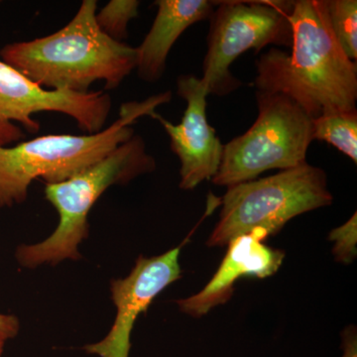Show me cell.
Listing matches in <instances>:
<instances>
[{
  "instance_id": "5",
  "label": "cell",
  "mask_w": 357,
  "mask_h": 357,
  "mask_svg": "<svg viewBox=\"0 0 357 357\" xmlns=\"http://www.w3.org/2000/svg\"><path fill=\"white\" fill-rule=\"evenodd\" d=\"M333 199L325 171L307 163L231 185L223 196L220 220L206 244L227 245L255 227H264L275 236L294 218L330 206Z\"/></svg>"
},
{
  "instance_id": "9",
  "label": "cell",
  "mask_w": 357,
  "mask_h": 357,
  "mask_svg": "<svg viewBox=\"0 0 357 357\" xmlns=\"http://www.w3.org/2000/svg\"><path fill=\"white\" fill-rule=\"evenodd\" d=\"M185 239L164 255L146 258L139 256L128 277L112 282V295L116 317L109 335L84 351L100 357H128L131 333L136 319L149 309L160 293L182 276L180 255Z\"/></svg>"
},
{
  "instance_id": "19",
  "label": "cell",
  "mask_w": 357,
  "mask_h": 357,
  "mask_svg": "<svg viewBox=\"0 0 357 357\" xmlns=\"http://www.w3.org/2000/svg\"><path fill=\"white\" fill-rule=\"evenodd\" d=\"M3 349H4V340H2L1 338H0V357H1L2 354H3Z\"/></svg>"
},
{
  "instance_id": "10",
  "label": "cell",
  "mask_w": 357,
  "mask_h": 357,
  "mask_svg": "<svg viewBox=\"0 0 357 357\" xmlns=\"http://www.w3.org/2000/svg\"><path fill=\"white\" fill-rule=\"evenodd\" d=\"M177 93L187 102L178 124L155 112L152 119L160 122L170 137L171 149L181 162L180 188L189 191L217 175L223 153V145L206 119V86L192 75L177 79Z\"/></svg>"
},
{
  "instance_id": "12",
  "label": "cell",
  "mask_w": 357,
  "mask_h": 357,
  "mask_svg": "<svg viewBox=\"0 0 357 357\" xmlns=\"http://www.w3.org/2000/svg\"><path fill=\"white\" fill-rule=\"evenodd\" d=\"M156 17L142 43L136 48V70L143 81L154 83L163 76L171 49L192 24L210 20L215 8L210 0H157Z\"/></svg>"
},
{
  "instance_id": "15",
  "label": "cell",
  "mask_w": 357,
  "mask_h": 357,
  "mask_svg": "<svg viewBox=\"0 0 357 357\" xmlns=\"http://www.w3.org/2000/svg\"><path fill=\"white\" fill-rule=\"evenodd\" d=\"M137 0H112L96 14L98 27L112 39L122 42L128 37V24L139 13Z\"/></svg>"
},
{
  "instance_id": "6",
  "label": "cell",
  "mask_w": 357,
  "mask_h": 357,
  "mask_svg": "<svg viewBox=\"0 0 357 357\" xmlns=\"http://www.w3.org/2000/svg\"><path fill=\"white\" fill-rule=\"evenodd\" d=\"M258 116L243 135L223 145L222 162L211 181L222 187L255 180L266 171L307 163L312 142V117L283 93L256 91Z\"/></svg>"
},
{
  "instance_id": "18",
  "label": "cell",
  "mask_w": 357,
  "mask_h": 357,
  "mask_svg": "<svg viewBox=\"0 0 357 357\" xmlns=\"http://www.w3.org/2000/svg\"><path fill=\"white\" fill-rule=\"evenodd\" d=\"M342 357H357V333L354 326H347L342 333Z\"/></svg>"
},
{
  "instance_id": "11",
  "label": "cell",
  "mask_w": 357,
  "mask_h": 357,
  "mask_svg": "<svg viewBox=\"0 0 357 357\" xmlns=\"http://www.w3.org/2000/svg\"><path fill=\"white\" fill-rule=\"evenodd\" d=\"M270 232L264 227L234 237L213 278L199 293L177 301L181 311L194 318L206 316L231 299L234 284L244 277L264 279L273 276L283 264L285 252L265 243Z\"/></svg>"
},
{
  "instance_id": "4",
  "label": "cell",
  "mask_w": 357,
  "mask_h": 357,
  "mask_svg": "<svg viewBox=\"0 0 357 357\" xmlns=\"http://www.w3.org/2000/svg\"><path fill=\"white\" fill-rule=\"evenodd\" d=\"M156 169V161L147 152L145 141L135 135L115 148L112 153L83 172L57 184H46L45 196L56 208L59 225L42 243L21 245L17 261L25 268L66 259L79 260V243L88 238L89 213L100 196L114 185H124Z\"/></svg>"
},
{
  "instance_id": "7",
  "label": "cell",
  "mask_w": 357,
  "mask_h": 357,
  "mask_svg": "<svg viewBox=\"0 0 357 357\" xmlns=\"http://www.w3.org/2000/svg\"><path fill=\"white\" fill-rule=\"evenodd\" d=\"M210 17L208 52L202 83L208 95L227 96L241 82L229 68L251 49L261 51L268 45L291 47L292 30L288 13L293 1H215Z\"/></svg>"
},
{
  "instance_id": "14",
  "label": "cell",
  "mask_w": 357,
  "mask_h": 357,
  "mask_svg": "<svg viewBox=\"0 0 357 357\" xmlns=\"http://www.w3.org/2000/svg\"><path fill=\"white\" fill-rule=\"evenodd\" d=\"M326 8L333 35L347 57L356 62V0H326Z\"/></svg>"
},
{
  "instance_id": "1",
  "label": "cell",
  "mask_w": 357,
  "mask_h": 357,
  "mask_svg": "<svg viewBox=\"0 0 357 357\" xmlns=\"http://www.w3.org/2000/svg\"><path fill=\"white\" fill-rule=\"evenodd\" d=\"M291 53L272 48L256 62V91L283 93L312 119L356 110L357 66L333 35L326 0H296L288 13Z\"/></svg>"
},
{
  "instance_id": "13",
  "label": "cell",
  "mask_w": 357,
  "mask_h": 357,
  "mask_svg": "<svg viewBox=\"0 0 357 357\" xmlns=\"http://www.w3.org/2000/svg\"><path fill=\"white\" fill-rule=\"evenodd\" d=\"M312 141L328 143L357 163V112H328L312 119Z\"/></svg>"
},
{
  "instance_id": "8",
  "label": "cell",
  "mask_w": 357,
  "mask_h": 357,
  "mask_svg": "<svg viewBox=\"0 0 357 357\" xmlns=\"http://www.w3.org/2000/svg\"><path fill=\"white\" fill-rule=\"evenodd\" d=\"M112 98L107 91L86 93L45 89L0 59V147L20 143L29 133L40 130L34 119L39 112H59L72 117L86 134L105 128Z\"/></svg>"
},
{
  "instance_id": "17",
  "label": "cell",
  "mask_w": 357,
  "mask_h": 357,
  "mask_svg": "<svg viewBox=\"0 0 357 357\" xmlns=\"http://www.w3.org/2000/svg\"><path fill=\"white\" fill-rule=\"evenodd\" d=\"M20 332V321L11 314H0V338L2 340L15 337Z\"/></svg>"
},
{
  "instance_id": "3",
  "label": "cell",
  "mask_w": 357,
  "mask_h": 357,
  "mask_svg": "<svg viewBox=\"0 0 357 357\" xmlns=\"http://www.w3.org/2000/svg\"><path fill=\"white\" fill-rule=\"evenodd\" d=\"M170 91L141 102L124 103L119 116L100 132L70 135L51 134L0 147V208L24 203L30 185L37 178L57 184L83 172L134 136L132 124L151 116L170 102Z\"/></svg>"
},
{
  "instance_id": "2",
  "label": "cell",
  "mask_w": 357,
  "mask_h": 357,
  "mask_svg": "<svg viewBox=\"0 0 357 357\" xmlns=\"http://www.w3.org/2000/svg\"><path fill=\"white\" fill-rule=\"evenodd\" d=\"M96 9V0H84L57 32L7 44L0 58L45 89L86 93L98 81L116 89L136 70L137 52L98 27Z\"/></svg>"
},
{
  "instance_id": "16",
  "label": "cell",
  "mask_w": 357,
  "mask_h": 357,
  "mask_svg": "<svg viewBox=\"0 0 357 357\" xmlns=\"http://www.w3.org/2000/svg\"><path fill=\"white\" fill-rule=\"evenodd\" d=\"M328 241L333 244L335 259L342 264H351L357 255V213L344 225L333 229L328 234Z\"/></svg>"
}]
</instances>
